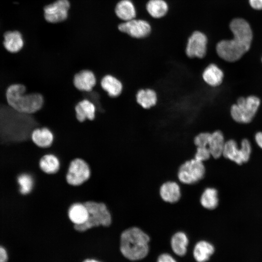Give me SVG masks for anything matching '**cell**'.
<instances>
[{
	"instance_id": "cell-1",
	"label": "cell",
	"mask_w": 262,
	"mask_h": 262,
	"mask_svg": "<svg viewBox=\"0 0 262 262\" xmlns=\"http://www.w3.org/2000/svg\"><path fill=\"white\" fill-rule=\"evenodd\" d=\"M233 37L223 40L216 46L218 55L226 61L233 62L240 59L250 49L253 34L248 23L244 19L236 18L229 24Z\"/></svg>"
},
{
	"instance_id": "cell-2",
	"label": "cell",
	"mask_w": 262,
	"mask_h": 262,
	"mask_svg": "<svg viewBox=\"0 0 262 262\" xmlns=\"http://www.w3.org/2000/svg\"><path fill=\"white\" fill-rule=\"evenodd\" d=\"M5 97L9 106L26 115L39 112L45 104L44 97L41 93H26V86L21 83L10 85L6 89Z\"/></svg>"
},
{
	"instance_id": "cell-3",
	"label": "cell",
	"mask_w": 262,
	"mask_h": 262,
	"mask_svg": "<svg viewBox=\"0 0 262 262\" xmlns=\"http://www.w3.org/2000/svg\"><path fill=\"white\" fill-rule=\"evenodd\" d=\"M149 236L140 229L131 227L120 236V249L122 255L131 261L144 258L148 253Z\"/></svg>"
},
{
	"instance_id": "cell-4",
	"label": "cell",
	"mask_w": 262,
	"mask_h": 262,
	"mask_svg": "<svg viewBox=\"0 0 262 262\" xmlns=\"http://www.w3.org/2000/svg\"><path fill=\"white\" fill-rule=\"evenodd\" d=\"M88 212V217L84 224L74 225L79 232H84L94 227H107L112 221V215L106 204L103 202L88 200L83 202Z\"/></svg>"
},
{
	"instance_id": "cell-5",
	"label": "cell",
	"mask_w": 262,
	"mask_h": 262,
	"mask_svg": "<svg viewBox=\"0 0 262 262\" xmlns=\"http://www.w3.org/2000/svg\"><path fill=\"white\" fill-rule=\"evenodd\" d=\"M261 101L255 96L239 98L230 109L232 119L240 123H248L253 119L260 105Z\"/></svg>"
},
{
	"instance_id": "cell-6",
	"label": "cell",
	"mask_w": 262,
	"mask_h": 262,
	"mask_svg": "<svg viewBox=\"0 0 262 262\" xmlns=\"http://www.w3.org/2000/svg\"><path fill=\"white\" fill-rule=\"evenodd\" d=\"M251 151V144L248 139H243L240 147H238L235 140L230 139L225 142L222 156L237 164L241 165L248 162Z\"/></svg>"
},
{
	"instance_id": "cell-7",
	"label": "cell",
	"mask_w": 262,
	"mask_h": 262,
	"mask_svg": "<svg viewBox=\"0 0 262 262\" xmlns=\"http://www.w3.org/2000/svg\"><path fill=\"white\" fill-rule=\"evenodd\" d=\"M91 176V171L87 162L82 158H77L70 163L66 180L68 184L79 186L87 181Z\"/></svg>"
},
{
	"instance_id": "cell-8",
	"label": "cell",
	"mask_w": 262,
	"mask_h": 262,
	"mask_svg": "<svg viewBox=\"0 0 262 262\" xmlns=\"http://www.w3.org/2000/svg\"><path fill=\"white\" fill-rule=\"evenodd\" d=\"M205 173L203 162L194 159L185 162L180 167L178 177L181 182L191 184L201 180Z\"/></svg>"
},
{
	"instance_id": "cell-9",
	"label": "cell",
	"mask_w": 262,
	"mask_h": 262,
	"mask_svg": "<svg viewBox=\"0 0 262 262\" xmlns=\"http://www.w3.org/2000/svg\"><path fill=\"white\" fill-rule=\"evenodd\" d=\"M208 40L206 36L202 33L196 31L189 38L187 43L185 52L191 58H203L207 51Z\"/></svg>"
},
{
	"instance_id": "cell-10",
	"label": "cell",
	"mask_w": 262,
	"mask_h": 262,
	"mask_svg": "<svg viewBox=\"0 0 262 262\" xmlns=\"http://www.w3.org/2000/svg\"><path fill=\"white\" fill-rule=\"evenodd\" d=\"M69 7L70 3L68 0H57L44 8L45 18L50 23L64 21L67 17Z\"/></svg>"
},
{
	"instance_id": "cell-11",
	"label": "cell",
	"mask_w": 262,
	"mask_h": 262,
	"mask_svg": "<svg viewBox=\"0 0 262 262\" xmlns=\"http://www.w3.org/2000/svg\"><path fill=\"white\" fill-rule=\"evenodd\" d=\"M118 29L121 32L136 38L145 37L151 31L150 26L147 22L134 18L122 23L118 26Z\"/></svg>"
},
{
	"instance_id": "cell-12",
	"label": "cell",
	"mask_w": 262,
	"mask_h": 262,
	"mask_svg": "<svg viewBox=\"0 0 262 262\" xmlns=\"http://www.w3.org/2000/svg\"><path fill=\"white\" fill-rule=\"evenodd\" d=\"M73 84L79 91L91 92L95 87L97 80L95 74L90 69H82L73 76Z\"/></svg>"
},
{
	"instance_id": "cell-13",
	"label": "cell",
	"mask_w": 262,
	"mask_h": 262,
	"mask_svg": "<svg viewBox=\"0 0 262 262\" xmlns=\"http://www.w3.org/2000/svg\"><path fill=\"white\" fill-rule=\"evenodd\" d=\"M96 110L95 104L87 98L79 101L74 106L76 119L80 123H83L87 120H94Z\"/></svg>"
},
{
	"instance_id": "cell-14",
	"label": "cell",
	"mask_w": 262,
	"mask_h": 262,
	"mask_svg": "<svg viewBox=\"0 0 262 262\" xmlns=\"http://www.w3.org/2000/svg\"><path fill=\"white\" fill-rule=\"evenodd\" d=\"M3 45L5 49L11 53L20 52L24 46V40L18 31H8L3 34Z\"/></svg>"
},
{
	"instance_id": "cell-15",
	"label": "cell",
	"mask_w": 262,
	"mask_h": 262,
	"mask_svg": "<svg viewBox=\"0 0 262 262\" xmlns=\"http://www.w3.org/2000/svg\"><path fill=\"white\" fill-rule=\"evenodd\" d=\"M100 85L111 98L118 97L123 91L122 82L118 78L111 74L104 75L100 80Z\"/></svg>"
},
{
	"instance_id": "cell-16",
	"label": "cell",
	"mask_w": 262,
	"mask_h": 262,
	"mask_svg": "<svg viewBox=\"0 0 262 262\" xmlns=\"http://www.w3.org/2000/svg\"><path fill=\"white\" fill-rule=\"evenodd\" d=\"M31 138L33 143L38 147L47 148L53 144L54 135L47 127L37 128L31 132Z\"/></svg>"
},
{
	"instance_id": "cell-17",
	"label": "cell",
	"mask_w": 262,
	"mask_h": 262,
	"mask_svg": "<svg viewBox=\"0 0 262 262\" xmlns=\"http://www.w3.org/2000/svg\"><path fill=\"white\" fill-rule=\"evenodd\" d=\"M67 216L74 225H82L88 219V210L83 203L75 202L68 208Z\"/></svg>"
},
{
	"instance_id": "cell-18",
	"label": "cell",
	"mask_w": 262,
	"mask_h": 262,
	"mask_svg": "<svg viewBox=\"0 0 262 262\" xmlns=\"http://www.w3.org/2000/svg\"><path fill=\"white\" fill-rule=\"evenodd\" d=\"M202 77L207 84L213 87H216L222 82L224 73L217 65L211 64L204 69Z\"/></svg>"
},
{
	"instance_id": "cell-19",
	"label": "cell",
	"mask_w": 262,
	"mask_h": 262,
	"mask_svg": "<svg viewBox=\"0 0 262 262\" xmlns=\"http://www.w3.org/2000/svg\"><path fill=\"white\" fill-rule=\"evenodd\" d=\"M160 195L164 201L171 203H175L180 198V187L175 182H166L161 186Z\"/></svg>"
},
{
	"instance_id": "cell-20",
	"label": "cell",
	"mask_w": 262,
	"mask_h": 262,
	"mask_svg": "<svg viewBox=\"0 0 262 262\" xmlns=\"http://www.w3.org/2000/svg\"><path fill=\"white\" fill-rule=\"evenodd\" d=\"M225 142L223 134L220 131L211 133L208 147L211 156L215 159L220 157L223 154Z\"/></svg>"
},
{
	"instance_id": "cell-21",
	"label": "cell",
	"mask_w": 262,
	"mask_h": 262,
	"mask_svg": "<svg viewBox=\"0 0 262 262\" xmlns=\"http://www.w3.org/2000/svg\"><path fill=\"white\" fill-rule=\"evenodd\" d=\"M135 98L137 103L146 109L155 106L158 100L156 92L150 88L140 89L137 92Z\"/></svg>"
},
{
	"instance_id": "cell-22",
	"label": "cell",
	"mask_w": 262,
	"mask_h": 262,
	"mask_svg": "<svg viewBox=\"0 0 262 262\" xmlns=\"http://www.w3.org/2000/svg\"><path fill=\"white\" fill-rule=\"evenodd\" d=\"M214 252L215 248L211 243L206 241H200L196 245L193 254L197 262H206Z\"/></svg>"
},
{
	"instance_id": "cell-23",
	"label": "cell",
	"mask_w": 262,
	"mask_h": 262,
	"mask_svg": "<svg viewBox=\"0 0 262 262\" xmlns=\"http://www.w3.org/2000/svg\"><path fill=\"white\" fill-rule=\"evenodd\" d=\"M39 166L40 169L47 174L56 173L60 167V162L56 156L52 154H47L40 159Z\"/></svg>"
},
{
	"instance_id": "cell-24",
	"label": "cell",
	"mask_w": 262,
	"mask_h": 262,
	"mask_svg": "<svg viewBox=\"0 0 262 262\" xmlns=\"http://www.w3.org/2000/svg\"><path fill=\"white\" fill-rule=\"evenodd\" d=\"M116 16L125 21L134 18L136 11L133 4L130 0H122L116 5L115 9Z\"/></svg>"
},
{
	"instance_id": "cell-25",
	"label": "cell",
	"mask_w": 262,
	"mask_h": 262,
	"mask_svg": "<svg viewBox=\"0 0 262 262\" xmlns=\"http://www.w3.org/2000/svg\"><path fill=\"white\" fill-rule=\"evenodd\" d=\"M188 239L185 233L178 232L175 233L171 240V246L174 252L180 256H184L187 251Z\"/></svg>"
},
{
	"instance_id": "cell-26",
	"label": "cell",
	"mask_w": 262,
	"mask_h": 262,
	"mask_svg": "<svg viewBox=\"0 0 262 262\" xmlns=\"http://www.w3.org/2000/svg\"><path fill=\"white\" fill-rule=\"evenodd\" d=\"M200 202L201 205L208 210L215 209L219 202L217 190L214 188H207L202 193Z\"/></svg>"
},
{
	"instance_id": "cell-27",
	"label": "cell",
	"mask_w": 262,
	"mask_h": 262,
	"mask_svg": "<svg viewBox=\"0 0 262 262\" xmlns=\"http://www.w3.org/2000/svg\"><path fill=\"white\" fill-rule=\"evenodd\" d=\"M146 7L150 16L155 18L164 16L168 11L167 4L163 0H149Z\"/></svg>"
},
{
	"instance_id": "cell-28",
	"label": "cell",
	"mask_w": 262,
	"mask_h": 262,
	"mask_svg": "<svg viewBox=\"0 0 262 262\" xmlns=\"http://www.w3.org/2000/svg\"><path fill=\"white\" fill-rule=\"evenodd\" d=\"M17 181L20 193L24 195L30 194L33 189L34 181L32 176L28 173H22L17 177Z\"/></svg>"
},
{
	"instance_id": "cell-29",
	"label": "cell",
	"mask_w": 262,
	"mask_h": 262,
	"mask_svg": "<svg viewBox=\"0 0 262 262\" xmlns=\"http://www.w3.org/2000/svg\"><path fill=\"white\" fill-rule=\"evenodd\" d=\"M211 133L208 132H200L194 138V144L197 147H208Z\"/></svg>"
},
{
	"instance_id": "cell-30",
	"label": "cell",
	"mask_w": 262,
	"mask_h": 262,
	"mask_svg": "<svg viewBox=\"0 0 262 262\" xmlns=\"http://www.w3.org/2000/svg\"><path fill=\"white\" fill-rule=\"evenodd\" d=\"M211 156L208 147H197L195 159L203 162L208 160Z\"/></svg>"
},
{
	"instance_id": "cell-31",
	"label": "cell",
	"mask_w": 262,
	"mask_h": 262,
	"mask_svg": "<svg viewBox=\"0 0 262 262\" xmlns=\"http://www.w3.org/2000/svg\"><path fill=\"white\" fill-rule=\"evenodd\" d=\"M157 262H176V261L169 254L164 253L158 257Z\"/></svg>"
},
{
	"instance_id": "cell-32",
	"label": "cell",
	"mask_w": 262,
	"mask_h": 262,
	"mask_svg": "<svg viewBox=\"0 0 262 262\" xmlns=\"http://www.w3.org/2000/svg\"><path fill=\"white\" fill-rule=\"evenodd\" d=\"M251 7L256 10H262V0H249Z\"/></svg>"
},
{
	"instance_id": "cell-33",
	"label": "cell",
	"mask_w": 262,
	"mask_h": 262,
	"mask_svg": "<svg viewBox=\"0 0 262 262\" xmlns=\"http://www.w3.org/2000/svg\"><path fill=\"white\" fill-rule=\"evenodd\" d=\"M8 255L6 250L0 246V262H7Z\"/></svg>"
},
{
	"instance_id": "cell-34",
	"label": "cell",
	"mask_w": 262,
	"mask_h": 262,
	"mask_svg": "<svg viewBox=\"0 0 262 262\" xmlns=\"http://www.w3.org/2000/svg\"><path fill=\"white\" fill-rule=\"evenodd\" d=\"M255 140L257 145L262 149V132H258L256 133Z\"/></svg>"
},
{
	"instance_id": "cell-35",
	"label": "cell",
	"mask_w": 262,
	"mask_h": 262,
	"mask_svg": "<svg viewBox=\"0 0 262 262\" xmlns=\"http://www.w3.org/2000/svg\"><path fill=\"white\" fill-rule=\"evenodd\" d=\"M83 262H100L98 261H97L95 259H88L86 260H85Z\"/></svg>"
}]
</instances>
